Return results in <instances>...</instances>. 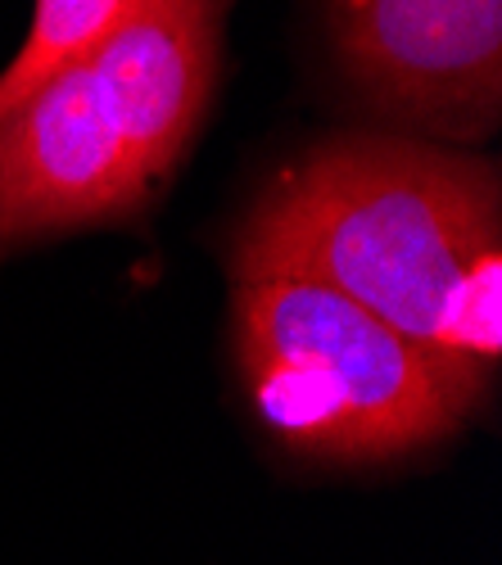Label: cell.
Listing matches in <instances>:
<instances>
[{
  "instance_id": "cell-1",
  "label": "cell",
  "mask_w": 502,
  "mask_h": 565,
  "mask_svg": "<svg viewBox=\"0 0 502 565\" xmlns=\"http://www.w3.org/2000/svg\"><path fill=\"white\" fill-rule=\"evenodd\" d=\"M241 276L322 280L480 407L502 358L498 168L398 136L322 140L245 213L232 241Z\"/></svg>"
},
{
  "instance_id": "cell-2",
  "label": "cell",
  "mask_w": 502,
  "mask_h": 565,
  "mask_svg": "<svg viewBox=\"0 0 502 565\" xmlns=\"http://www.w3.org/2000/svg\"><path fill=\"white\" fill-rule=\"evenodd\" d=\"M222 14L226 0H136L86 60L0 118V263L159 200L213 105Z\"/></svg>"
},
{
  "instance_id": "cell-3",
  "label": "cell",
  "mask_w": 502,
  "mask_h": 565,
  "mask_svg": "<svg viewBox=\"0 0 502 565\" xmlns=\"http://www.w3.org/2000/svg\"><path fill=\"white\" fill-rule=\"evenodd\" d=\"M232 349L267 435L317 461L407 457L476 412L417 344L308 276H241Z\"/></svg>"
},
{
  "instance_id": "cell-4",
  "label": "cell",
  "mask_w": 502,
  "mask_h": 565,
  "mask_svg": "<svg viewBox=\"0 0 502 565\" xmlns=\"http://www.w3.org/2000/svg\"><path fill=\"white\" fill-rule=\"evenodd\" d=\"M357 100L430 136L476 140L502 114V0H327Z\"/></svg>"
},
{
  "instance_id": "cell-5",
  "label": "cell",
  "mask_w": 502,
  "mask_h": 565,
  "mask_svg": "<svg viewBox=\"0 0 502 565\" xmlns=\"http://www.w3.org/2000/svg\"><path fill=\"white\" fill-rule=\"evenodd\" d=\"M136 0H32L28 36L19 55L0 68V118H10L51 77L86 60Z\"/></svg>"
}]
</instances>
